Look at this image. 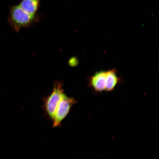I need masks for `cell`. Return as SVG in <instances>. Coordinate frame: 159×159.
<instances>
[{
	"label": "cell",
	"mask_w": 159,
	"mask_h": 159,
	"mask_svg": "<svg viewBox=\"0 0 159 159\" xmlns=\"http://www.w3.org/2000/svg\"><path fill=\"white\" fill-rule=\"evenodd\" d=\"M41 18L37 14L31 15L26 12L19 5L10 9L8 21L12 30L18 33L23 28L29 27L39 22Z\"/></svg>",
	"instance_id": "obj_1"
},
{
	"label": "cell",
	"mask_w": 159,
	"mask_h": 159,
	"mask_svg": "<svg viewBox=\"0 0 159 159\" xmlns=\"http://www.w3.org/2000/svg\"><path fill=\"white\" fill-rule=\"evenodd\" d=\"M62 81H56L50 94L43 99V109L48 117L52 119L60 101L64 93Z\"/></svg>",
	"instance_id": "obj_2"
},
{
	"label": "cell",
	"mask_w": 159,
	"mask_h": 159,
	"mask_svg": "<svg viewBox=\"0 0 159 159\" xmlns=\"http://www.w3.org/2000/svg\"><path fill=\"white\" fill-rule=\"evenodd\" d=\"M77 102L74 98L69 97L63 93L52 119L53 128H57L60 126L69 114L72 107Z\"/></svg>",
	"instance_id": "obj_3"
},
{
	"label": "cell",
	"mask_w": 159,
	"mask_h": 159,
	"mask_svg": "<svg viewBox=\"0 0 159 159\" xmlns=\"http://www.w3.org/2000/svg\"><path fill=\"white\" fill-rule=\"evenodd\" d=\"M88 85L95 92L101 93L106 91V71H97L88 77Z\"/></svg>",
	"instance_id": "obj_4"
},
{
	"label": "cell",
	"mask_w": 159,
	"mask_h": 159,
	"mask_svg": "<svg viewBox=\"0 0 159 159\" xmlns=\"http://www.w3.org/2000/svg\"><path fill=\"white\" fill-rule=\"evenodd\" d=\"M122 79L119 76L116 69H113L106 71L107 92H110L115 90L119 83L121 82Z\"/></svg>",
	"instance_id": "obj_5"
},
{
	"label": "cell",
	"mask_w": 159,
	"mask_h": 159,
	"mask_svg": "<svg viewBox=\"0 0 159 159\" xmlns=\"http://www.w3.org/2000/svg\"><path fill=\"white\" fill-rule=\"evenodd\" d=\"M41 0H22L19 5L23 11L31 15L37 14Z\"/></svg>",
	"instance_id": "obj_6"
},
{
	"label": "cell",
	"mask_w": 159,
	"mask_h": 159,
	"mask_svg": "<svg viewBox=\"0 0 159 159\" xmlns=\"http://www.w3.org/2000/svg\"><path fill=\"white\" fill-rule=\"evenodd\" d=\"M79 61L78 59L75 57H73L69 60L68 64L71 67H75L78 64Z\"/></svg>",
	"instance_id": "obj_7"
}]
</instances>
